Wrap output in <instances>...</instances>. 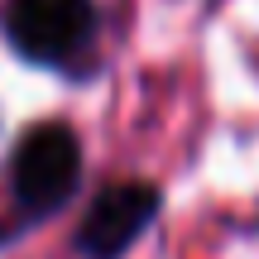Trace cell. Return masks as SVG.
<instances>
[{"mask_svg":"<svg viewBox=\"0 0 259 259\" xmlns=\"http://www.w3.org/2000/svg\"><path fill=\"white\" fill-rule=\"evenodd\" d=\"M87 173V149L67 120H34L24 135L15 139L5 163L10 183V206L24 221V231H34L38 221H53L77 192H82Z\"/></svg>","mask_w":259,"mask_h":259,"instance_id":"1","label":"cell"},{"mask_svg":"<svg viewBox=\"0 0 259 259\" xmlns=\"http://www.w3.org/2000/svg\"><path fill=\"white\" fill-rule=\"evenodd\" d=\"M0 34H5V48L29 67L72 72L96 48L101 5L96 0H5Z\"/></svg>","mask_w":259,"mask_h":259,"instance_id":"2","label":"cell"},{"mask_svg":"<svg viewBox=\"0 0 259 259\" xmlns=\"http://www.w3.org/2000/svg\"><path fill=\"white\" fill-rule=\"evenodd\" d=\"M158 216H163V187L158 183L115 178V183L96 187V197L87 202L82 221L72 231V250L77 259H125Z\"/></svg>","mask_w":259,"mask_h":259,"instance_id":"3","label":"cell"}]
</instances>
